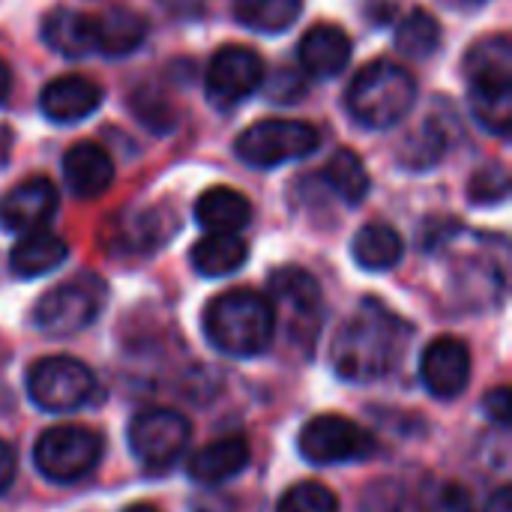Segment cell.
I'll return each mask as SVG.
<instances>
[{
	"label": "cell",
	"instance_id": "obj_1",
	"mask_svg": "<svg viewBox=\"0 0 512 512\" xmlns=\"http://www.w3.org/2000/svg\"><path fill=\"white\" fill-rule=\"evenodd\" d=\"M408 327L378 300H363L333 339V369L351 384H372L393 372L402 357Z\"/></svg>",
	"mask_w": 512,
	"mask_h": 512
},
{
	"label": "cell",
	"instance_id": "obj_2",
	"mask_svg": "<svg viewBox=\"0 0 512 512\" xmlns=\"http://www.w3.org/2000/svg\"><path fill=\"white\" fill-rule=\"evenodd\" d=\"M276 330L273 303L255 291L234 288L213 297L204 309L207 342L228 357H258L270 348Z\"/></svg>",
	"mask_w": 512,
	"mask_h": 512
},
{
	"label": "cell",
	"instance_id": "obj_3",
	"mask_svg": "<svg viewBox=\"0 0 512 512\" xmlns=\"http://www.w3.org/2000/svg\"><path fill=\"white\" fill-rule=\"evenodd\" d=\"M417 102V81L408 69L390 60L363 66L345 93L351 117L369 129H390L411 114Z\"/></svg>",
	"mask_w": 512,
	"mask_h": 512
},
{
	"label": "cell",
	"instance_id": "obj_4",
	"mask_svg": "<svg viewBox=\"0 0 512 512\" xmlns=\"http://www.w3.org/2000/svg\"><path fill=\"white\" fill-rule=\"evenodd\" d=\"M105 303V285L96 276H78L39 297L33 306V327L45 336H75L96 321Z\"/></svg>",
	"mask_w": 512,
	"mask_h": 512
},
{
	"label": "cell",
	"instance_id": "obj_5",
	"mask_svg": "<svg viewBox=\"0 0 512 512\" xmlns=\"http://www.w3.org/2000/svg\"><path fill=\"white\" fill-rule=\"evenodd\" d=\"M27 393L48 414H69L96 396L93 372L75 357H42L27 372Z\"/></svg>",
	"mask_w": 512,
	"mask_h": 512
},
{
	"label": "cell",
	"instance_id": "obj_6",
	"mask_svg": "<svg viewBox=\"0 0 512 512\" xmlns=\"http://www.w3.org/2000/svg\"><path fill=\"white\" fill-rule=\"evenodd\" d=\"M102 459V438L87 426H54L39 435L33 462L51 483H78Z\"/></svg>",
	"mask_w": 512,
	"mask_h": 512
},
{
	"label": "cell",
	"instance_id": "obj_7",
	"mask_svg": "<svg viewBox=\"0 0 512 512\" xmlns=\"http://www.w3.org/2000/svg\"><path fill=\"white\" fill-rule=\"evenodd\" d=\"M240 162L252 168H276L318 150V129L306 120H261L234 144Z\"/></svg>",
	"mask_w": 512,
	"mask_h": 512
},
{
	"label": "cell",
	"instance_id": "obj_8",
	"mask_svg": "<svg viewBox=\"0 0 512 512\" xmlns=\"http://www.w3.org/2000/svg\"><path fill=\"white\" fill-rule=\"evenodd\" d=\"M297 444H300V456L318 468L363 462L375 453V438L360 423L348 417H336V414L309 420L300 429Z\"/></svg>",
	"mask_w": 512,
	"mask_h": 512
},
{
	"label": "cell",
	"instance_id": "obj_9",
	"mask_svg": "<svg viewBox=\"0 0 512 512\" xmlns=\"http://www.w3.org/2000/svg\"><path fill=\"white\" fill-rule=\"evenodd\" d=\"M126 438H129L132 456L144 468L165 471L183 456V450L192 438V426L183 414H177L171 408H150V411H141L129 423Z\"/></svg>",
	"mask_w": 512,
	"mask_h": 512
},
{
	"label": "cell",
	"instance_id": "obj_10",
	"mask_svg": "<svg viewBox=\"0 0 512 512\" xmlns=\"http://www.w3.org/2000/svg\"><path fill=\"white\" fill-rule=\"evenodd\" d=\"M264 84V60L243 45H228L213 54L207 66V96L216 108H234L246 102Z\"/></svg>",
	"mask_w": 512,
	"mask_h": 512
},
{
	"label": "cell",
	"instance_id": "obj_11",
	"mask_svg": "<svg viewBox=\"0 0 512 512\" xmlns=\"http://www.w3.org/2000/svg\"><path fill=\"white\" fill-rule=\"evenodd\" d=\"M420 378L423 387L435 399H456L471 384V351L456 336H441L429 342V348L420 357Z\"/></svg>",
	"mask_w": 512,
	"mask_h": 512
},
{
	"label": "cell",
	"instance_id": "obj_12",
	"mask_svg": "<svg viewBox=\"0 0 512 512\" xmlns=\"http://www.w3.org/2000/svg\"><path fill=\"white\" fill-rule=\"evenodd\" d=\"M57 213V189L48 177L18 183L0 198V228L27 234L39 231Z\"/></svg>",
	"mask_w": 512,
	"mask_h": 512
},
{
	"label": "cell",
	"instance_id": "obj_13",
	"mask_svg": "<svg viewBox=\"0 0 512 512\" xmlns=\"http://www.w3.org/2000/svg\"><path fill=\"white\" fill-rule=\"evenodd\" d=\"M102 105V87L81 75H66L51 81L39 96V111L51 123H78Z\"/></svg>",
	"mask_w": 512,
	"mask_h": 512
},
{
	"label": "cell",
	"instance_id": "obj_14",
	"mask_svg": "<svg viewBox=\"0 0 512 512\" xmlns=\"http://www.w3.org/2000/svg\"><path fill=\"white\" fill-rule=\"evenodd\" d=\"M249 459H252L249 441L243 435H228V438L207 444L204 450H198L192 456L189 477L204 486H219V483L240 477L249 468Z\"/></svg>",
	"mask_w": 512,
	"mask_h": 512
},
{
	"label": "cell",
	"instance_id": "obj_15",
	"mask_svg": "<svg viewBox=\"0 0 512 512\" xmlns=\"http://www.w3.org/2000/svg\"><path fill=\"white\" fill-rule=\"evenodd\" d=\"M351 60V36L333 24H315L300 39V66L315 78H336Z\"/></svg>",
	"mask_w": 512,
	"mask_h": 512
},
{
	"label": "cell",
	"instance_id": "obj_16",
	"mask_svg": "<svg viewBox=\"0 0 512 512\" xmlns=\"http://www.w3.org/2000/svg\"><path fill=\"white\" fill-rule=\"evenodd\" d=\"M63 177L72 195L78 198H96L102 195L111 180H114V165L111 156L90 141H81L75 147L66 150L63 156Z\"/></svg>",
	"mask_w": 512,
	"mask_h": 512
},
{
	"label": "cell",
	"instance_id": "obj_17",
	"mask_svg": "<svg viewBox=\"0 0 512 512\" xmlns=\"http://www.w3.org/2000/svg\"><path fill=\"white\" fill-rule=\"evenodd\" d=\"M147 36V21L123 6L108 9L105 15L93 18V45L105 57H126L141 48Z\"/></svg>",
	"mask_w": 512,
	"mask_h": 512
},
{
	"label": "cell",
	"instance_id": "obj_18",
	"mask_svg": "<svg viewBox=\"0 0 512 512\" xmlns=\"http://www.w3.org/2000/svg\"><path fill=\"white\" fill-rule=\"evenodd\" d=\"M66 240L51 231H27L9 252V267L21 279H36L57 270L66 261Z\"/></svg>",
	"mask_w": 512,
	"mask_h": 512
},
{
	"label": "cell",
	"instance_id": "obj_19",
	"mask_svg": "<svg viewBox=\"0 0 512 512\" xmlns=\"http://www.w3.org/2000/svg\"><path fill=\"white\" fill-rule=\"evenodd\" d=\"M249 201L228 186H213L195 201V222L210 234H237L249 225Z\"/></svg>",
	"mask_w": 512,
	"mask_h": 512
},
{
	"label": "cell",
	"instance_id": "obj_20",
	"mask_svg": "<svg viewBox=\"0 0 512 512\" xmlns=\"http://www.w3.org/2000/svg\"><path fill=\"white\" fill-rule=\"evenodd\" d=\"M42 39L51 51L63 57H87L96 51L93 45V18L75 9H54L42 21Z\"/></svg>",
	"mask_w": 512,
	"mask_h": 512
},
{
	"label": "cell",
	"instance_id": "obj_21",
	"mask_svg": "<svg viewBox=\"0 0 512 512\" xmlns=\"http://www.w3.org/2000/svg\"><path fill=\"white\" fill-rule=\"evenodd\" d=\"M246 255H249V249L237 234H207L189 252L195 273H201L207 279H222V276L237 273L246 264Z\"/></svg>",
	"mask_w": 512,
	"mask_h": 512
},
{
	"label": "cell",
	"instance_id": "obj_22",
	"mask_svg": "<svg viewBox=\"0 0 512 512\" xmlns=\"http://www.w3.org/2000/svg\"><path fill=\"white\" fill-rule=\"evenodd\" d=\"M351 255L363 270L381 273V270H393L402 261L405 243L396 228L375 222V225H366L357 231V237L351 243Z\"/></svg>",
	"mask_w": 512,
	"mask_h": 512
},
{
	"label": "cell",
	"instance_id": "obj_23",
	"mask_svg": "<svg viewBox=\"0 0 512 512\" xmlns=\"http://www.w3.org/2000/svg\"><path fill=\"white\" fill-rule=\"evenodd\" d=\"M270 297L276 306L288 309L291 315L312 318L321 312V285L315 282L312 273L300 267H279L270 276Z\"/></svg>",
	"mask_w": 512,
	"mask_h": 512
},
{
	"label": "cell",
	"instance_id": "obj_24",
	"mask_svg": "<svg viewBox=\"0 0 512 512\" xmlns=\"http://www.w3.org/2000/svg\"><path fill=\"white\" fill-rule=\"evenodd\" d=\"M468 84H512V45L507 36H492L465 57Z\"/></svg>",
	"mask_w": 512,
	"mask_h": 512
},
{
	"label": "cell",
	"instance_id": "obj_25",
	"mask_svg": "<svg viewBox=\"0 0 512 512\" xmlns=\"http://www.w3.org/2000/svg\"><path fill=\"white\" fill-rule=\"evenodd\" d=\"M324 180L330 183V189L345 201V204H360L369 195V171L363 165V159L354 150H339L330 156Z\"/></svg>",
	"mask_w": 512,
	"mask_h": 512
},
{
	"label": "cell",
	"instance_id": "obj_26",
	"mask_svg": "<svg viewBox=\"0 0 512 512\" xmlns=\"http://www.w3.org/2000/svg\"><path fill=\"white\" fill-rule=\"evenodd\" d=\"M303 12V0H237L240 24L258 33H282Z\"/></svg>",
	"mask_w": 512,
	"mask_h": 512
},
{
	"label": "cell",
	"instance_id": "obj_27",
	"mask_svg": "<svg viewBox=\"0 0 512 512\" xmlns=\"http://www.w3.org/2000/svg\"><path fill=\"white\" fill-rule=\"evenodd\" d=\"M471 111L480 126L507 135L512 126V84H471Z\"/></svg>",
	"mask_w": 512,
	"mask_h": 512
},
{
	"label": "cell",
	"instance_id": "obj_28",
	"mask_svg": "<svg viewBox=\"0 0 512 512\" xmlns=\"http://www.w3.org/2000/svg\"><path fill=\"white\" fill-rule=\"evenodd\" d=\"M438 45H441V27H438L432 12L414 9V12H408L399 21V27H396V48L405 57L426 60V57H432L438 51Z\"/></svg>",
	"mask_w": 512,
	"mask_h": 512
},
{
	"label": "cell",
	"instance_id": "obj_29",
	"mask_svg": "<svg viewBox=\"0 0 512 512\" xmlns=\"http://www.w3.org/2000/svg\"><path fill=\"white\" fill-rule=\"evenodd\" d=\"M276 512H339V498L327 486L306 480V483L291 486L279 498Z\"/></svg>",
	"mask_w": 512,
	"mask_h": 512
},
{
	"label": "cell",
	"instance_id": "obj_30",
	"mask_svg": "<svg viewBox=\"0 0 512 512\" xmlns=\"http://www.w3.org/2000/svg\"><path fill=\"white\" fill-rule=\"evenodd\" d=\"M468 195L474 204L480 207H495L501 201H507L510 195V177L501 165H492V168H483L471 177L468 183Z\"/></svg>",
	"mask_w": 512,
	"mask_h": 512
},
{
	"label": "cell",
	"instance_id": "obj_31",
	"mask_svg": "<svg viewBox=\"0 0 512 512\" xmlns=\"http://www.w3.org/2000/svg\"><path fill=\"white\" fill-rule=\"evenodd\" d=\"M423 512H477V504L462 483L441 480L423 495Z\"/></svg>",
	"mask_w": 512,
	"mask_h": 512
},
{
	"label": "cell",
	"instance_id": "obj_32",
	"mask_svg": "<svg viewBox=\"0 0 512 512\" xmlns=\"http://www.w3.org/2000/svg\"><path fill=\"white\" fill-rule=\"evenodd\" d=\"M444 147H447V138H444V129H435L432 123L417 135H411L402 159L411 165V168H429L432 162H438L444 156Z\"/></svg>",
	"mask_w": 512,
	"mask_h": 512
},
{
	"label": "cell",
	"instance_id": "obj_33",
	"mask_svg": "<svg viewBox=\"0 0 512 512\" xmlns=\"http://www.w3.org/2000/svg\"><path fill=\"white\" fill-rule=\"evenodd\" d=\"M489 420H495L498 426H510L512 420V396L507 387H495L492 393H486V402H483Z\"/></svg>",
	"mask_w": 512,
	"mask_h": 512
},
{
	"label": "cell",
	"instance_id": "obj_34",
	"mask_svg": "<svg viewBox=\"0 0 512 512\" xmlns=\"http://www.w3.org/2000/svg\"><path fill=\"white\" fill-rule=\"evenodd\" d=\"M15 480V450L0 441V492H6Z\"/></svg>",
	"mask_w": 512,
	"mask_h": 512
},
{
	"label": "cell",
	"instance_id": "obj_35",
	"mask_svg": "<svg viewBox=\"0 0 512 512\" xmlns=\"http://www.w3.org/2000/svg\"><path fill=\"white\" fill-rule=\"evenodd\" d=\"M486 512H512V489H498L495 492V498L489 501V507H486Z\"/></svg>",
	"mask_w": 512,
	"mask_h": 512
},
{
	"label": "cell",
	"instance_id": "obj_36",
	"mask_svg": "<svg viewBox=\"0 0 512 512\" xmlns=\"http://www.w3.org/2000/svg\"><path fill=\"white\" fill-rule=\"evenodd\" d=\"M9 84H12V75H9V66L0 60V102L6 99V93H9Z\"/></svg>",
	"mask_w": 512,
	"mask_h": 512
},
{
	"label": "cell",
	"instance_id": "obj_37",
	"mask_svg": "<svg viewBox=\"0 0 512 512\" xmlns=\"http://www.w3.org/2000/svg\"><path fill=\"white\" fill-rule=\"evenodd\" d=\"M123 512H159L153 504H132L129 510H123Z\"/></svg>",
	"mask_w": 512,
	"mask_h": 512
},
{
	"label": "cell",
	"instance_id": "obj_38",
	"mask_svg": "<svg viewBox=\"0 0 512 512\" xmlns=\"http://www.w3.org/2000/svg\"><path fill=\"white\" fill-rule=\"evenodd\" d=\"M447 3H453V6H480L486 0H447Z\"/></svg>",
	"mask_w": 512,
	"mask_h": 512
}]
</instances>
